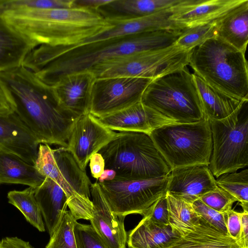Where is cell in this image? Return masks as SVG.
<instances>
[{
	"instance_id": "1",
	"label": "cell",
	"mask_w": 248,
	"mask_h": 248,
	"mask_svg": "<svg viewBox=\"0 0 248 248\" xmlns=\"http://www.w3.org/2000/svg\"><path fill=\"white\" fill-rule=\"evenodd\" d=\"M182 31L159 30L107 39L77 46L42 45L23 65L45 84L52 87L64 77L89 71L96 65L124 56L171 46Z\"/></svg>"
},
{
	"instance_id": "2",
	"label": "cell",
	"mask_w": 248,
	"mask_h": 248,
	"mask_svg": "<svg viewBox=\"0 0 248 248\" xmlns=\"http://www.w3.org/2000/svg\"><path fill=\"white\" fill-rule=\"evenodd\" d=\"M0 82L14 104V112L40 144L67 147L79 116L61 107L51 87L22 65L0 73Z\"/></svg>"
},
{
	"instance_id": "3",
	"label": "cell",
	"mask_w": 248,
	"mask_h": 248,
	"mask_svg": "<svg viewBox=\"0 0 248 248\" xmlns=\"http://www.w3.org/2000/svg\"><path fill=\"white\" fill-rule=\"evenodd\" d=\"M10 26L37 46H74L112 26L96 11L82 8H22L0 12Z\"/></svg>"
},
{
	"instance_id": "4",
	"label": "cell",
	"mask_w": 248,
	"mask_h": 248,
	"mask_svg": "<svg viewBox=\"0 0 248 248\" xmlns=\"http://www.w3.org/2000/svg\"><path fill=\"white\" fill-rule=\"evenodd\" d=\"M245 54L216 36L191 50L189 65L195 74L213 88L248 100V69Z\"/></svg>"
},
{
	"instance_id": "5",
	"label": "cell",
	"mask_w": 248,
	"mask_h": 248,
	"mask_svg": "<svg viewBox=\"0 0 248 248\" xmlns=\"http://www.w3.org/2000/svg\"><path fill=\"white\" fill-rule=\"evenodd\" d=\"M105 169L114 170V180L145 179L169 175L171 170L150 135L121 131L98 152Z\"/></svg>"
},
{
	"instance_id": "6",
	"label": "cell",
	"mask_w": 248,
	"mask_h": 248,
	"mask_svg": "<svg viewBox=\"0 0 248 248\" xmlns=\"http://www.w3.org/2000/svg\"><path fill=\"white\" fill-rule=\"evenodd\" d=\"M140 102L169 124L196 123L205 118L193 74L186 67L153 79Z\"/></svg>"
},
{
	"instance_id": "7",
	"label": "cell",
	"mask_w": 248,
	"mask_h": 248,
	"mask_svg": "<svg viewBox=\"0 0 248 248\" xmlns=\"http://www.w3.org/2000/svg\"><path fill=\"white\" fill-rule=\"evenodd\" d=\"M34 166L42 176L53 180L63 189L68 207L77 220L90 219L92 183L67 148L52 149L48 144H40Z\"/></svg>"
},
{
	"instance_id": "8",
	"label": "cell",
	"mask_w": 248,
	"mask_h": 248,
	"mask_svg": "<svg viewBox=\"0 0 248 248\" xmlns=\"http://www.w3.org/2000/svg\"><path fill=\"white\" fill-rule=\"evenodd\" d=\"M149 135L171 170L210 164L213 142L207 118L196 123L164 125Z\"/></svg>"
},
{
	"instance_id": "9",
	"label": "cell",
	"mask_w": 248,
	"mask_h": 248,
	"mask_svg": "<svg viewBox=\"0 0 248 248\" xmlns=\"http://www.w3.org/2000/svg\"><path fill=\"white\" fill-rule=\"evenodd\" d=\"M248 102L225 118L209 120L213 149L208 167L217 178L248 165Z\"/></svg>"
},
{
	"instance_id": "10",
	"label": "cell",
	"mask_w": 248,
	"mask_h": 248,
	"mask_svg": "<svg viewBox=\"0 0 248 248\" xmlns=\"http://www.w3.org/2000/svg\"><path fill=\"white\" fill-rule=\"evenodd\" d=\"M169 176L140 180H113L98 183L111 211L125 217L134 214L142 216L155 202L165 196Z\"/></svg>"
},
{
	"instance_id": "11",
	"label": "cell",
	"mask_w": 248,
	"mask_h": 248,
	"mask_svg": "<svg viewBox=\"0 0 248 248\" xmlns=\"http://www.w3.org/2000/svg\"><path fill=\"white\" fill-rule=\"evenodd\" d=\"M152 80L131 77L95 78L89 112L101 118L140 102L145 89Z\"/></svg>"
},
{
	"instance_id": "12",
	"label": "cell",
	"mask_w": 248,
	"mask_h": 248,
	"mask_svg": "<svg viewBox=\"0 0 248 248\" xmlns=\"http://www.w3.org/2000/svg\"><path fill=\"white\" fill-rule=\"evenodd\" d=\"M116 132L106 127L90 112L75 123L67 141V149L83 170L91 156L97 153L115 136Z\"/></svg>"
},
{
	"instance_id": "13",
	"label": "cell",
	"mask_w": 248,
	"mask_h": 248,
	"mask_svg": "<svg viewBox=\"0 0 248 248\" xmlns=\"http://www.w3.org/2000/svg\"><path fill=\"white\" fill-rule=\"evenodd\" d=\"M217 186L208 166L193 165L171 170L167 193L192 204Z\"/></svg>"
},
{
	"instance_id": "14",
	"label": "cell",
	"mask_w": 248,
	"mask_h": 248,
	"mask_svg": "<svg viewBox=\"0 0 248 248\" xmlns=\"http://www.w3.org/2000/svg\"><path fill=\"white\" fill-rule=\"evenodd\" d=\"M244 0H181L173 6L170 19L184 29L211 23Z\"/></svg>"
},
{
	"instance_id": "15",
	"label": "cell",
	"mask_w": 248,
	"mask_h": 248,
	"mask_svg": "<svg viewBox=\"0 0 248 248\" xmlns=\"http://www.w3.org/2000/svg\"><path fill=\"white\" fill-rule=\"evenodd\" d=\"M95 79L93 73L85 71L67 75L51 87L61 107L80 117L89 113Z\"/></svg>"
},
{
	"instance_id": "16",
	"label": "cell",
	"mask_w": 248,
	"mask_h": 248,
	"mask_svg": "<svg viewBox=\"0 0 248 248\" xmlns=\"http://www.w3.org/2000/svg\"><path fill=\"white\" fill-rule=\"evenodd\" d=\"M90 193L93 208L91 225L108 248H126L127 232L124 217L113 214L100 191L98 182L91 184Z\"/></svg>"
},
{
	"instance_id": "17",
	"label": "cell",
	"mask_w": 248,
	"mask_h": 248,
	"mask_svg": "<svg viewBox=\"0 0 248 248\" xmlns=\"http://www.w3.org/2000/svg\"><path fill=\"white\" fill-rule=\"evenodd\" d=\"M40 143L15 112L0 114V148L34 165Z\"/></svg>"
},
{
	"instance_id": "18",
	"label": "cell",
	"mask_w": 248,
	"mask_h": 248,
	"mask_svg": "<svg viewBox=\"0 0 248 248\" xmlns=\"http://www.w3.org/2000/svg\"><path fill=\"white\" fill-rule=\"evenodd\" d=\"M171 9L138 18L110 21L112 26L105 31L89 37L78 45H81L99 42L107 39L159 30L178 31L180 27L170 17ZM109 21V20H108Z\"/></svg>"
},
{
	"instance_id": "19",
	"label": "cell",
	"mask_w": 248,
	"mask_h": 248,
	"mask_svg": "<svg viewBox=\"0 0 248 248\" xmlns=\"http://www.w3.org/2000/svg\"><path fill=\"white\" fill-rule=\"evenodd\" d=\"M97 119L102 124L113 131L139 132L149 135L155 129L169 124L141 102Z\"/></svg>"
},
{
	"instance_id": "20",
	"label": "cell",
	"mask_w": 248,
	"mask_h": 248,
	"mask_svg": "<svg viewBox=\"0 0 248 248\" xmlns=\"http://www.w3.org/2000/svg\"><path fill=\"white\" fill-rule=\"evenodd\" d=\"M181 0H110L97 10L109 21L138 18L169 9Z\"/></svg>"
},
{
	"instance_id": "21",
	"label": "cell",
	"mask_w": 248,
	"mask_h": 248,
	"mask_svg": "<svg viewBox=\"0 0 248 248\" xmlns=\"http://www.w3.org/2000/svg\"><path fill=\"white\" fill-rule=\"evenodd\" d=\"M36 47L0 15V73L22 65L28 55Z\"/></svg>"
},
{
	"instance_id": "22",
	"label": "cell",
	"mask_w": 248,
	"mask_h": 248,
	"mask_svg": "<svg viewBox=\"0 0 248 248\" xmlns=\"http://www.w3.org/2000/svg\"><path fill=\"white\" fill-rule=\"evenodd\" d=\"M34 194L50 236L67 210L66 195L60 186L48 177H45L35 188Z\"/></svg>"
},
{
	"instance_id": "23",
	"label": "cell",
	"mask_w": 248,
	"mask_h": 248,
	"mask_svg": "<svg viewBox=\"0 0 248 248\" xmlns=\"http://www.w3.org/2000/svg\"><path fill=\"white\" fill-rule=\"evenodd\" d=\"M127 235L129 248H168L182 236L170 225L156 223L146 217Z\"/></svg>"
},
{
	"instance_id": "24",
	"label": "cell",
	"mask_w": 248,
	"mask_h": 248,
	"mask_svg": "<svg viewBox=\"0 0 248 248\" xmlns=\"http://www.w3.org/2000/svg\"><path fill=\"white\" fill-rule=\"evenodd\" d=\"M168 248H241L238 241L202 217L194 231L176 239Z\"/></svg>"
},
{
	"instance_id": "25",
	"label": "cell",
	"mask_w": 248,
	"mask_h": 248,
	"mask_svg": "<svg viewBox=\"0 0 248 248\" xmlns=\"http://www.w3.org/2000/svg\"><path fill=\"white\" fill-rule=\"evenodd\" d=\"M217 36L245 53L248 42V0L216 20Z\"/></svg>"
},
{
	"instance_id": "26",
	"label": "cell",
	"mask_w": 248,
	"mask_h": 248,
	"mask_svg": "<svg viewBox=\"0 0 248 248\" xmlns=\"http://www.w3.org/2000/svg\"><path fill=\"white\" fill-rule=\"evenodd\" d=\"M193 75L204 117L208 120L225 118L248 101L232 97L211 86L196 74Z\"/></svg>"
},
{
	"instance_id": "27",
	"label": "cell",
	"mask_w": 248,
	"mask_h": 248,
	"mask_svg": "<svg viewBox=\"0 0 248 248\" xmlns=\"http://www.w3.org/2000/svg\"><path fill=\"white\" fill-rule=\"evenodd\" d=\"M45 178L34 165L0 148V184H21L36 188Z\"/></svg>"
},
{
	"instance_id": "28",
	"label": "cell",
	"mask_w": 248,
	"mask_h": 248,
	"mask_svg": "<svg viewBox=\"0 0 248 248\" xmlns=\"http://www.w3.org/2000/svg\"><path fill=\"white\" fill-rule=\"evenodd\" d=\"M169 214V224L173 230L182 236L194 231L198 225L200 216L192 204L166 193Z\"/></svg>"
},
{
	"instance_id": "29",
	"label": "cell",
	"mask_w": 248,
	"mask_h": 248,
	"mask_svg": "<svg viewBox=\"0 0 248 248\" xmlns=\"http://www.w3.org/2000/svg\"><path fill=\"white\" fill-rule=\"evenodd\" d=\"M35 188L29 186L23 190L8 193V202L17 208L26 220L39 231H45L42 215L35 197Z\"/></svg>"
},
{
	"instance_id": "30",
	"label": "cell",
	"mask_w": 248,
	"mask_h": 248,
	"mask_svg": "<svg viewBox=\"0 0 248 248\" xmlns=\"http://www.w3.org/2000/svg\"><path fill=\"white\" fill-rule=\"evenodd\" d=\"M217 185L240 202L243 211L248 212V170L223 174L217 178Z\"/></svg>"
},
{
	"instance_id": "31",
	"label": "cell",
	"mask_w": 248,
	"mask_h": 248,
	"mask_svg": "<svg viewBox=\"0 0 248 248\" xmlns=\"http://www.w3.org/2000/svg\"><path fill=\"white\" fill-rule=\"evenodd\" d=\"M217 36L216 21L206 25L186 28L175 44L186 51H191L206 40Z\"/></svg>"
},
{
	"instance_id": "32",
	"label": "cell",
	"mask_w": 248,
	"mask_h": 248,
	"mask_svg": "<svg viewBox=\"0 0 248 248\" xmlns=\"http://www.w3.org/2000/svg\"><path fill=\"white\" fill-rule=\"evenodd\" d=\"M77 220L66 210L46 248H77L74 229Z\"/></svg>"
},
{
	"instance_id": "33",
	"label": "cell",
	"mask_w": 248,
	"mask_h": 248,
	"mask_svg": "<svg viewBox=\"0 0 248 248\" xmlns=\"http://www.w3.org/2000/svg\"><path fill=\"white\" fill-rule=\"evenodd\" d=\"M74 0H0V12L22 8L40 9L73 8Z\"/></svg>"
},
{
	"instance_id": "34",
	"label": "cell",
	"mask_w": 248,
	"mask_h": 248,
	"mask_svg": "<svg viewBox=\"0 0 248 248\" xmlns=\"http://www.w3.org/2000/svg\"><path fill=\"white\" fill-rule=\"evenodd\" d=\"M74 232L77 248H108L91 225L77 221Z\"/></svg>"
},
{
	"instance_id": "35",
	"label": "cell",
	"mask_w": 248,
	"mask_h": 248,
	"mask_svg": "<svg viewBox=\"0 0 248 248\" xmlns=\"http://www.w3.org/2000/svg\"><path fill=\"white\" fill-rule=\"evenodd\" d=\"M199 200L211 208L223 214L232 210V204L237 201L232 195L218 186L203 195Z\"/></svg>"
},
{
	"instance_id": "36",
	"label": "cell",
	"mask_w": 248,
	"mask_h": 248,
	"mask_svg": "<svg viewBox=\"0 0 248 248\" xmlns=\"http://www.w3.org/2000/svg\"><path fill=\"white\" fill-rule=\"evenodd\" d=\"M192 204L201 217L214 227L228 234L224 214L211 208L199 199Z\"/></svg>"
},
{
	"instance_id": "37",
	"label": "cell",
	"mask_w": 248,
	"mask_h": 248,
	"mask_svg": "<svg viewBox=\"0 0 248 248\" xmlns=\"http://www.w3.org/2000/svg\"><path fill=\"white\" fill-rule=\"evenodd\" d=\"M153 222L164 225L169 224L168 204L166 195L155 202L143 214Z\"/></svg>"
},
{
	"instance_id": "38",
	"label": "cell",
	"mask_w": 248,
	"mask_h": 248,
	"mask_svg": "<svg viewBox=\"0 0 248 248\" xmlns=\"http://www.w3.org/2000/svg\"><path fill=\"white\" fill-rule=\"evenodd\" d=\"M224 214L228 234L232 238L238 241L240 237L241 228L240 213L232 209Z\"/></svg>"
},
{
	"instance_id": "39",
	"label": "cell",
	"mask_w": 248,
	"mask_h": 248,
	"mask_svg": "<svg viewBox=\"0 0 248 248\" xmlns=\"http://www.w3.org/2000/svg\"><path fill=\"white\" fill-rule=\"evenodd\" d=\"M90 168L92 176L97 180L101 176L105 170V162L101 154H93L90 159Z\"/></svg>"
},
{
	"instance_id": "40",
	"label": "cell",
	"mask_w": 248,
	"mask_h": 248,
	"mask_svg": "<svg viewBox=\"0 0 248 248\" xmlns=\"http://www.w3.org/2000/svg\"><path fill=\"white\" fill-rule=\"evenodd\" d=\"M15 111L14 104L0 82V114H8Z\"/></svg>"
},
{
	"instance_id": "41",
	"label": "cell",
	"mask_w": 248,
	"mask_h": 248,
	"mask_svg": "<svg viewBox=\"0 0 248 248\" xmlns=\"http://www.w3.org/2000/svg\"><path fill=\"white\" fill-rule=\"evenodd\" d=\"M241 228L238 242L241 248H248V212H240Z\"/></svg>"
},
{
	"instance_id": "42",
	"label": "cell",
	"mask_w": 248,
	"mask_h": 248,
	"mask_svg": "<svg viewBox=\"0 0 248 248\" xmlns=\"http://www.w3.org/2000/svg\"><path fill=\"white\" fill-rule=\"evenodd\" d=\"M0 248H32L28 242L17 237H6L0 241Z\"/></svg>"
},
{
	"instance_id": "43",
	"label": "cell",
	"mask_w": 248,
	"mask_h": 248,
	"mask_svg": "<svg viewBox=\"0 0 248 248\" xmlns=\"http://www.w3.org/2000/svg\"><path fill=\"white\" fill-rule=\"evenodd\" d=\"M110 1V0H74L73 7L82 8L97 11L99 7Z\"/></svg>"
},
{
	"instance_id": "44",
	"label": "cell",
	"mask_w": 248,
	"mask_h": 248,
	"mask_svg": "<svg viewBox=\"0 0 248 248\" xmlns=\"http://www.w3.org/2000/svg\"><path fill=\"white\" fill-rule=\"evenodd\" d=\"M116 176L115 172L109 169H105L101 176L97 180L98 182L101 183L106 181H110L114 179Z\"/></svg>"
},
{
	"instance_id": "45",
	"label": "cell",
	"mask_w": 248,
	"mask_h": 248,
	"mask_svg": "<svg viewBox=\"0 0 248 248\" xmlns=\"http://www.w3.org/2000/svg\"></svg>"
}]
</instances>
